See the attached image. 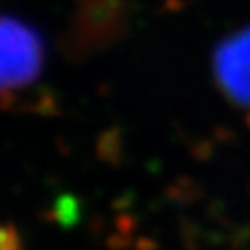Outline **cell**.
<instances>
[{
    "instance_id": "cell-1",
    "label": "cell",
    "mask_w": 250,
    "mask_h": 250,
    "mask_svg": "<svg viewBox=\"0 0 250 250\" xmlns=\"http://www.w3.org/2000/svg\"><path fill=\"white\" fill-rule=\"evenodd\" d=\"M43 45L36 32L19 19L2 22V85L4 91L28 89L43 71Z\"/></svg>"
},
{
    "instance_id": "cell-2",
    "label": "cell",
    "mask_w": 250,
    "mask_h": 250,
    "mask_svg": "<svg viewBox=\"0 0 250 250\" xmlns=\"http://www.w3.org/2000/svg\"><path fill=\"white\" fill-rule=\"evenodd\" d=\"M213 71L224 95L237 106L250 107V26L226 37L219 45Z\"/></svg>"
}]
</instances>
